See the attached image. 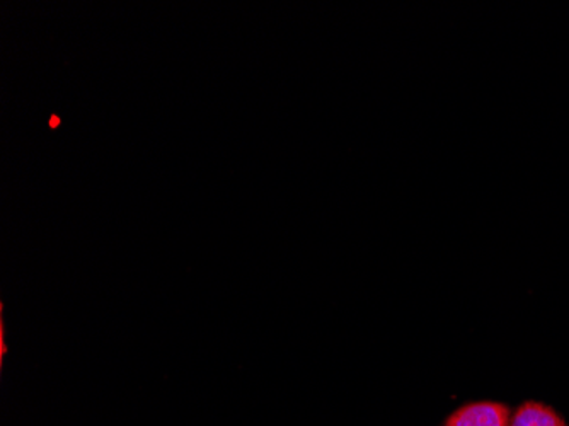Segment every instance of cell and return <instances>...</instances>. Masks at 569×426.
Returning a JSON list of instances; mask_svg holds the SVG:
<instances>
[{
    "instance_id": "cell-2",
    "label": "cell",
    "mask_w": 569,
    "mask_h": 426,
    "mask_svg": "<svg viewBox=\"0 0 569 426\" xmlns=\"http://www.w3.org/2000/svg\"><path fill=\"white\" fill-rule=\"evenodd\" d=\"M510 426H568L565 419L549 408L536 402H527L515 412Z\"/></svg>"
},
{
    "instance_id": "cell-3",
    "label": "cell",
    "mask_w": 569,
    "mask_h": 426,
    "mask_svg": "<svg viewBox=\"0 0 569 426\" xmlns=\"http://www.w3.org/2000/svg\"><path fill=\"white\" fill-rule=\"evenodd\" d=\"M59 123V118H50V125Z\"/></svg>"
},
{
    "instance_id": "cell-1",
    "label": "cell",
    "mask_w": 569,
    "mask_h": 426,
    "mask_svg": "<svg viewBox=\"0 0 569 426\" xmlns=\"http://www.w3.org/2000/svg\"><path fill=\"white\" fill-rule=\"evenodd\" d=\"M510 408L495 402H476L456 409L446 426H508Z\"/></svg>"
}]
</instances>
